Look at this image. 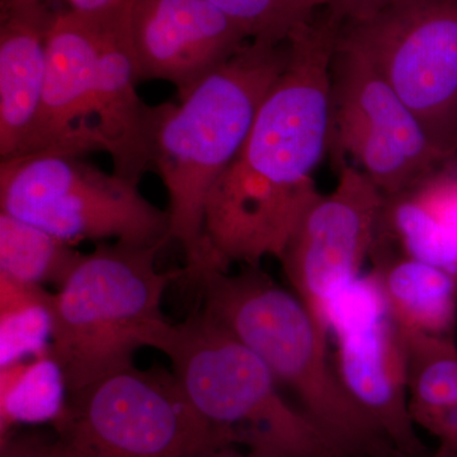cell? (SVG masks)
Here are the masks:
<instances>
[{
  "label": "cell",
  "instance_id": "obj_1",
  "mask_svg": "<svg viewBox=\"0 0 457 457\" xmlns=\"http://www.w3.org/2000/svg\"><path fill=\"white\" fill-rule=\"evenodd\" d=\"M287 59V42L249 41L179 104L155 106L152 167L167 189L170 237L185 251V276L203 264L210 189L245 145Z\"/></svg>",
  "mask_w": 457,
  "mask_h": 457
},
{
  "label": "cell",
  "instance_id": "obj_2",
  "mask_svg": "<svg viewBox=\"0 0 457 457\" xmlns=\"http://www.w3.org/2000/svg\"><path fill=\"white\" fill-rule=\"evenodd\" d=\"M216 323L254 352L343 457H385L394 449L351 402L330 363L327 337L302 300L260 266L204 269L192 276Z\"/></svg>",
  "mask_w": 457,
  "mask_h": 457
},
{
  "label": "cell",
  "instance_id": "obj_3",
  "mask_svg": "<svg viewBox=\"0 0 457 457\" xmlns=\"http://www.w3.org/2000/svg\"><path fill=\"white\" fill-rule=\"evenodd\" d=\"M150 347L170 359L189 402L227 446L260 457H343L282 398L263 361L206 312L167 321Z\"/></svg>",
  "mask_w": 457,
  "mask_h": 457
},
{
  "label": "cell",
  "instance_id": "obj_4",
  "mask_svg": "<svg viewBox=\"0 0 457 457\" xmlns=\"http://www.w3.org/2000/svg\"><path fill=\"white\" fill-rule=\"evenodd\" d=\"M342 27L324 11L291 35L287 64L222 183L300 216L320 196L312 174L332 146V64Z\"/></svg>",
  "mask_w": 457,
  "mask_h": 457
},
{
  "label": "cell",
  "instance_id": "obj_5",
  "mask_svg": "<svg viewBox=\"0 0 457 457\" xmlns=\"http://www.w3.org/2000/svg\"><path fill=\"white\" fill-rule=\"evenodd\" d=\"M162 248L99 245L54 293L50 352L69 393L134 366L135 352L167 323L162 302L185 269L159 270Z\"/></svg>",
  "mask_w": 457,
  "mask_h": 457
},
{
  "label": "cell",
  "instance_id": "obj_6",
  "mask_svg": "<svg viewBox=\"0 0 457 457\" xmlns=\"http://www.w3.org/2000/svg\"><path fill=\"white\" fill-rule=\"evenodd\" d=\"M49 457H204L227 446L173 372L131 366L69 393Z\"/></svg>",
  "mask_w": 457,
  "mask_h": 457
},
{
  "label": "cell",
  "instance_id": "obj_7",
  "mask_svg": "<svg viewBox=\"0 0 457 457\" xmlns=\"http://www.w3.org/2000/svg\"><path fill=\"white\" fill-rule=\"evenodd\" d=\"M0 212L71 245L108 239L164 246L170 240L167 210L146 200L139 183L66 153L0 161Z\"/></svg>",
  "mask_w": 457,
  "mask_h": 457
},
{
  "label": "cell",
  "instance_id": "obj_8",
  "mask_svg": "<svg viewBox=\"0 0 457 457\" xmlns=\"http://www.w3.org/2000/svg\"><path fill=\"white\" fill-rule=\"evenodd\" d=\"M338 42L374 66L445 155L457 154V0H395L345 23Z\"/></svg>",
  "mask_w": 457,
  "mask_h": 457
},
{
  "label": "cell",
  "instance_id": "obj_9",
  "mask_svg": "<svg viewBox=\"0 0 457 457\" xmlns=\"http://www.w3.org/2000/svg\"><path fill=\"white\" fill-rule=\"evenodd\" d=\"M332 97L330 150L337 162L350 155L384 196L414 187L449 161L374 66L339 42Z\"/></svg>",
  "mask_w": 457,
  "mask_h": 457
},
{
  "label": "cell",
  "instance_id": "obj_10",
  "mask_svg": "<svg viewBox=\"0 0 457 457\" xmlns=\"http://www.w3.org/2000/svg\"><path fill=\"white\" fill-rule=\"evenodd\" d=\"M383 203L366 174L342 163L335 191L320 195L303 213L279 257L295 295L326 336L337 303L371 254Z\"/></svg>",
  "mask_w": 457,
  "mask_h": 457
},
{
  "label": "cell",
  "instance_id": "obj_11",
  "mask_svg": "<svg viewBox=\"0 0 457 457\" xmlns=\"http://www.w3.org/2000/svg\"><path fill=\"white\" fill-rule=\"evenodd\" d=\"M330 330L337 339L336 374L351 402L394 449L425 453L409 413L405 336L371 273L343 295Z\"/></svg>",
  "mask_w": 457,
  "mask_h": 457
},
{
  "label": "cell",
  "instance_id": "obj_12",
  "mask_svg": "<svg viewBox=\"0 0 457 457\" xmlns=\"http://www.w3.org/2000/svg\"><path fill=\"white\" fill-rule=\"evenodd\" d=\"M137 79L171 84L179 99L248 44L209 0H128Z\"/></svg>",
  "mask_w": 457,
  "mask_h": 457
},
{
  "label": "cell",
  "instance_id": "obj_13",
  "mask_svg": "<svg viewBox=\"0 0 457 457\" xmlns=\"http://www.w3.org/2000/svg\"><path fill=\"white\" fill-rule=\"evenodd\" d=\"M106 13V12H104ZM56 12L47 37L40 111L23 154L104 152L96 130V78L104 14ZM20 155V156H21Z\"/></svg>",
  "mask_w": 457,
  "mask_h": 457
},
{
  "label": "cell",
  "instance_id": "obj_14",
  "mask_svg": "<svg viewBox=\"0 0 457 457\" xmlns=\"http://www.w3.org/2000/svg\"><path fill=\"white\" fill-rule=\"evenodd\" d=\"M128 0L104 14L96 78L95 125L114 173L139 183L152 167L155 106L137 95Z\"/></svg>",
  "mask_w": 457,
  "mask_h": 457
},
{
  "label": "cell",
  "instance_id": "obj_15",
  "mask_svg": "<svg viewBox=\"0 0 457 457\" xmlns=\"http://www.w3.org/2000/svg\"><path fill=\"white\" fill-rule=\"evenodd\" d=\"M56 12L47 0H0V161L23 154L31 137Z\"/></svg>",
  "mask_w": 457,
  "mask_h": 457
},
{
  "label": "cell",
  "instance_id": "obj_16",
  "mask_svg": "<svg viewBox=\"0 0 457 457\" xmlns=\"http://www.w3.org/2000/svg\"><path fill=\"white\" fill-rule=\"evenodd\" d=\"M372 249H386L457 278V177L446 162L422 182L384 196Z\"/></svg>",
  "mask_w": 457,
  "mask_h": 457
},
{
  "label": "cell",
  "instance_id": "obj_17",
  "mask_svg": "<svg viewBox=\"0 0 457 457\" xmlns=\"http://www.w3.org/2000/svg\"><path fill=\"white\" fill-rule=\"evenodd\" d=\"M374 276L387 311L403 333L455 337L457 278L407 255L372 249Z\"/></svg>",
  "mask_w": 457,
  "mask_h": 457
},
{
  "label": "cell",
  "instance_id": "obj_18",
  "mask_svg": "<svg viewBox=\"0 0 457 457\" xmlns=\"http://www.w3.org/2000/svg\"><path fill=\"white\" fill-rule=\"evenodd\" d=\"M408 408L414 425L457 450L455 337L404 333Z\"/></svg>",
  "mask_w": 457,
  "mask_h": 457
},
{
  "label": "cell",
  "instance_id": "obj_19",
  "mask_svg": "<svg viewBox=\"0 0 457 457\" xmlns=\"http://www.w3.org/2000/svg\"><path fill=\"white\" fill-rule=\"evenodd\" d=\"M69 389L50 350L0 368V438L18 427L50 425L64 416Z\"/></svg>",
  "mask_w": 457,
  "mask_h": 457
},
{
  "label": "cell",
  "instance_id": "obj_20",
  "mask_svg": "<svg viewBox=\"0 0 457 457\" xmlns=\"http://www.w3.org/2000/svg\"><path fill=\"white\" fill-rule=\"evenodd\" d=\"M80 254L59 237L0 212V273L27 284L59 288Z\"/></svg>",
  "mask_w": 457,
  "mask_h": 457
},
{
  "label": "cell",
  "instance_id": "obj_21",
  "mask_svg": "<svg viewBox=\"0 0 457 457\" xmlns=\"http://www.w3.org/2000/svg\"><path fill=\"white\" fill-rule=\"evenodd\" d=\"M54 293L0 273V368L50 350Z\"/></svg>",
  "mask_w": 457,
  "mask_h": 457
},
{
  "label": "cell",
  "instance_id": "obj_22",
  "mask_svg": "<svg viewBox=\"0 0 457 457\" xmlns=\"http://www.w3.org/2000/svg\"><path fill=\"white\" fill-rule=\"evenodd\" d=\"M251 41L282 45L321 8V0H209Z\"/></svg>",
  "mask_w": 457,
  "mask_h": 457
},
{
  "label": "cell",
  "instance_id": "obj_23",
  "mask_svg": "<svg viewBox=\"0 0 457 457\" xmlns=\"http://www.w3.org/2000/svg\"><path fill=\"white\" fill-rule=\"evenodd\" d=\"M395 0H321V8L343 23L357 22L374 16Z\"/></svg>",
  "mask_w": 457,
  "mask_h": 457
},
{
  "label": "cell",
  "instance_id": "obj_24",
  "mask_svg": "<svg viewBox=\"0 0 457 457\" xmlns=\"http://www.w3.org/2000/svg\"><path fill=\"white\" fill-rule=\"evenodd\" d=\"M0 457H49L47 438L11 433L0 438Z\"/></svg>",
  "mask_w": 457,
  "mask_h": 457
},
{
  "label": "cell",
  "instance_id": "obj_25",
  "mask_svg": "<svg viewBox=\"0 0 457 457\" xmlns=\"http://www.w3.org/2000/svg\"><path fill=\"white\" fill-rule=\"evenodd\" d=\"M126 0H66V4L71 11L86 14H99L121 7Z\"/></svg>",
  "mask_w": 457,
  "mask_h": 457
},
{
  "label": "cell",
  "instance_id": "obj_26",
  "mask_svg": "<svg viewBox=\"0 0 457 457\" xmlns=\"http://www.w3.org/2000/svg\"><path fill=\"white\" fill-rule=\"evenodd\" d=\"M385 457H457V450L451 449V447L441 446V445L438 446V449L433 451V453L427 450L422 453H403V451L392 449Z\"/></svg>",
  "mask_w": 457,
  "mask_h": 457
},
{
  "label": "cell",
  "instance_id": "obj_27",
  "mask_svg": "<svg viewBox=\"0 0 457 457\" xmlns=\"http://www.w3.org/2000/svg\"><path fill=\"white\" fill-rule=\"evenodd\" d=\"M204 457H260L239 447H224Z\"/></svg>",
  "mask_w": 457,
  "mask_h": 457
},
{
  "label": "cell",
  "instance_id": "obj_28",
  "mask_svg": "<svg viewBox=\"0 0 457 457\" xmlns=\"http://www.w3.org/2000/svg\"><path fill=\"white\" fill-rule=\"evenodd\" d=\"M447 165H449L450 170L453 171V174L457 177V154L451 156L449 161H447Z\"/></svg>",
  "mask_w": 457,
  "mask_h": 457
}]
</instances>
